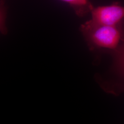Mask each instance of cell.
<instances>
[{"label": "cell", "mask_w": 124, "mask_h": 124, "mask_svg": "<svg viewBox=\"0 0 124 124\" xmlns=\"http://www.w3.org/2000/svg\"><path fill=\"white\" fill-rule=\"evenodd\" d=\"M121 23L116 26H107L94 24L89 20L81 25L80 31L91 51L106 50L114 52L122 39Z\"/></svg>", "instance_id": "cell-1"}, {"label": "cell", "mask_w": 124, "mask_h": 124, "mask_svg": "<svg viewBox=\"0 0 124 124\" xmlns=\"http://www.w3.org/2000/svg\"><path fill=\"white\" fill-rule=\"evenodd\" d=\"M92 22L98 25L116 26L124 19V7L116 1L108 6L94 8L91 12Z\"/></svg>", "instance_id": "cell-2"}, {"label": "cell", "mask_w": 124, "mask_h": 124, "mask_svg": "<svg viewBox=\"0 0 124 124\" xmlns=\"http://www.w3.org/2000/svg\"><path fill=\"white\" fill-rule=\"evenodd\" d=\"M123 37L118 48L114 51L115 70L124 78V19L122 22Z\"/></svg>", "instance_id": "cell-4"}, {"label": "cell", "mask_w": 124, "mask_h": 124, "mask_svg": "<svg viewBox=\"0 0 124 124\" xmlns=\"http://www.w3.org/2000/svg\"><path fill=\"white\" fill-rule=\"evenodd\" d=\"M69 5L78 17H84L94 8L90 0H61Z\"/></svg>", "instance_id": "cell-3"}]
</instances>
